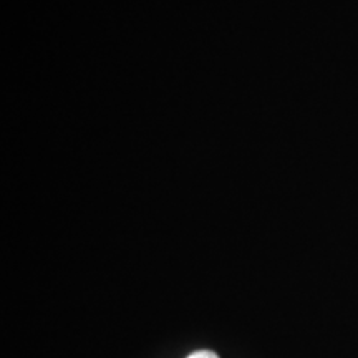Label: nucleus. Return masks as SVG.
Instances as JSON below:
<instances>
[{
    "mask_svg": "<svg viewBox=\"0 0 358 358\" xmlns=\"http://www.w3.org/2000/svg\"><path fill=\"white\" fill-rule=\"evenodd\" d=\"M187 358H219L216 353L214 352H209V350H199V352H194L191 353Z\"/></svg>",
    "mask_w": 358,
    "mask_h": 358,
    "instance_id": "f257e3e1",
    "label": "nucleus"
}]
</instances>
